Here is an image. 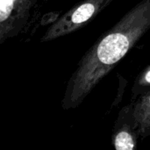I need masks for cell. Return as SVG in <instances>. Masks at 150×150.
Masks as SVG:
<instances>
[{
    "label": "cell",
    "instance_id": "obj_1",
    "mask_svg": "<svg viewBox=\"0 0 150 150\" xmlns=\"http://www.w3.org/2000/svg\"><path fill=\"white\" fill-rule=\"evenodd\" d=\"M129 42L121 33H112L106 36L99 44L98 56L105 64H113L120 61L127 52Z\"/></svg>",
    "mask_w": 150,
    "mask_h": 150
},
{
    "label": "cell",
    "instance_id": "obj_2",
    "mask_svg": "<svg viewBox=\"0 0 150 150\" xmlns=\"http://www.w3.org/2000/svg\"><path fill=\"white\" fill-rule=\"evenodd\" d=\"M94 6L91 4H84L81 5L72 15V21L76 24H80L88 20L94 12Z\"/></svg>",
    "mask_w": 150,
    "mask_h": 150
},
{
    "label": "cell",
    "instance_id": "obj_3",
    "mask_svg": "<svg viewBox=\"0 0 150 150\" xmlns=\"http://www.w3.org/2000/svg\"><path fill=\"white\" fill-rule=\"evenodd\" d=\"M115 147L117 150H131L134 149V142L129 134L126 132L120 133L115 141Z\"/></svg>",
    "mask_w": 150,
    "mask_h": 150
},
{
    "label": "cell",
    "instance_id": "obj_4",
    "mask_svg": "<svg viewBox=\"0 0 150 150\" xmlns=\"http://www.w3.org/2000/svg\"><path fill=\"white\" fill-rule=\"evenodd\" d=\"M14 0H0V21H4L10 15Z\"/></svg>",
    "mask_w": 150,
    "mask_h": 150
},
{
    "label": "cell",
    "instance_id": "obj_5",
    "mask_svg": "<svg viewBox=\"0 0 150 150\" xmlns=\"http://www.w3.org/2000/svg\"><path fill=\"white\" fill-rule=\"evenodd\" d=\"M146 81L150 83V71L146 75Z\"/></svg>",
    "mask_w": 150,
    "mask_h": 150
},
{
    "label": "cell",
    "instance_id": "obj_6",
    "mask_svg": "<svg viewBox=\"0 0 150 150\" xmlns=\"http://www.w3.org/2000/svg\"><path fill=\"white\" fill-rule=\"evenodd\" d=\"M149 101H150V99H149Z\"/></svg>",
    "mask_w": 150,
    "mask_h": 150
}]
</instances>
